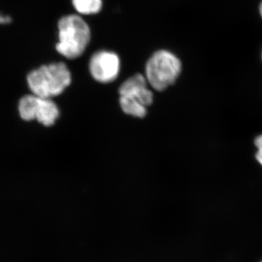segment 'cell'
I'll return each instance as SVG.
<instances>
[{"label":"cell","mask_w":262,"mask_h":262,"mask_svg":"<svg viewBox=\"0 0 262 262\" xmlns=\"http://www.w3.org/2000/svg\"><path fill=\"white\" fill-rule=\"evenodd\" d=\"M57 51L68 59H75L83 54L91 40V29L77 15L63 17L58 22Z\"/></svg>","instance_id":"obj_1"},{"label":"cell","mask_w":262,"mask_h":262,"mask_svg":"<svg viewBox=\"0 0 262 262\" xmlns=\"http://www.w3.org/2000/svg\"><path fill=\"white\" fill-rule=\"evenodd\" d=\"M71 82L70 71L63 63L42 66L27 76V82L32 94L46 98L61 94Z\"/></svg>","instance_id":"obj_2"},{"label":"cell","mask_w":262,"mask_h":262,"mask_svg":"<svg viewBox=\"0 0 262 262\" xmlns=\"http://www.w3.org/2000/svg\"><path fill=\"white\" fill-rule=\"evenodd\" d=\"M182 70V62L178 57L171 52L161 50L148 60L145 77L153 89L163 91L177 81Z\"/></svg>","instance_id":"obj_3"},{"label":"cell","mask_w":262,"mask_h":262,"mask_svg":"<svg viewBox=\"0 0 262 262\" xmlns=\"http://www.w3.org/2000/svg\"><path fill=\"white\" fill-rule=\"evenodd\" d=\"M146 77L140 74L125 80L119 89L122 111L133 117L143 118L153 102V94L148 88Z\"/></svg>","instance_id":"obj_4"},{"label":"cell","mask_w":262,"mask_h":262,"mask_svg":"<svg viewBox=\"0 0 262 262\" xmlns=\"http://www.w3.org/2000/svg\"><path fill=\"white\" fill-rule=\"evenodd\" d=\"M20 116L26 121L37 120L45 126H51L59 116V110L51 98L27 95L18 103Z\"/></svg>","instance_id":"obj_5"},{"label":"cell","mask_w":262,"mask_h":262,"mask_svg":"<svg viewBox=\"0 0 262 262\" xmlns=\"http://www.w3.org/2000/svg\"><path fill=\"white\" fill-rule=\"evenodd\" d=\"M89 70L95 80L110 83L116 80L120 73V58L113 52L98 51L91 57Z\"/></svg>","instance_id":"obj_6"},{"label":"cell","mask_w":262,"mask_h":262,"mask_svg":"<svg viewBox=\"0 0 262 262\" xmlns=\"http://www.w3.org/2000/svg\"><path fill=\"white\" fill-rule=\"evenodd\" d=\"M74 8L82 15H94L102 8V0H72Z\"/></svg>","instance_id":"obj_7"},{"label":"cell","mask_w":262,"mask_h":262,"mask_svg":"<svg viewBox=\"0 0 262 262\" xmlns=\"http://www.w3.org/2000/svg\"><path fill=\"white\" fill-rule=\"evenodd\" d=\"M253 144L255 147V160L258 165L262 168V134L255 136Z\"/></svg>","instance_id":"obj_8"},{"label":"cell","mask_w":262,"mask_h":262,"mask_svg":"<svg viewBox=\"0 0 262 262\" xmlns=\"http://www.w3.org/2000/svg\"><path fill=\"white\" fill-rule=\"evenodd\" d=\"M11 21V18L6 15H0V24H8Z\"/></svg>","instance_id":"obj_9"},{"label":"cell","mask_w":262,"mask_h":262,"mask_svg":"<svg viewBox=\"0 0 262 262\" xmlns=\"http://www.w3.org/2000/svg\"><path fill=\"white\" fill-rule=\"evenodd\" d=\"M257 13L258 17L261 19L262 21V0H259L257 6Z\"/></svg>","instance_id":"obj_10"},{"label":"cell","mask_w":262,"mask_h":262,"mask_svg":"<svg viewBox=\"0 0 262 262\" xmlns=\"http://www.w3.org/2000/svg\"><path fill=\"white\" fill-rule=\"evenodd\" d=\"M259 60L260 62H261V64L262 65V46L259 51Z\"/></svg>","instance_id":"obj_11"}]
</instances>
